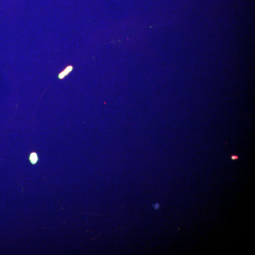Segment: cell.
Instances as JSON below:
<instances>
[{
	"label": "cell",
	"instance_id": "cell-1",
	"mask_svg": "<svg viewBox=\"0 0 255 255\" xmlns=\"http://www.w3.org/2000/svg\"><path fill=\"white\" fill-rule=\"evenodd\" d=\"M72 69H73V68H72L71 66L68 67V68L65 69V70H64V71L62 72V73L60 74L59 78H65V77L66 76V75H68V74L70 73V72H71Z\"/></svg>",
	"mask_w": 255,
	"mask_h": 255
},
{
	"label": "cell",
	"instance_id": "cell-3",
	"mask_svg": "<svg viewBox=\"0 0 255 255\" xmlns=\"http://www.w3.org/2000/svg\"><path fill=\"white\" fill-rule=\"evenodd\" d=\"M232 159H238V157H236H236H235V156H233Z\"/></svg>",
	"mask_w": 255,
	"mask_h": 255
},
{
	"label": "cell",
	"instance_id": "cell-4",
	"mask_svg": "<svg viewBox=\"0 0 255 255\" xmlns=\"http://www.w3.org/2000/svg\"><path fill=\"white\" fill-rule=\"evenodd\" d=\"M155 209H158V206H159L158 204H157V205H155Z\"/></svg>",
	"mask_w": 255,
	"mask_h": 255
},
{
	"label": "cell",
	"instance_id": "cell-2",
	"mask_svg": "<svg viewBox=\"0 0 255 255\" xmlns=\"http://www.w3.org/2000/svg\"><path fill=\"white\" fill-rule=\"evenodd\" d=\"M30 159H31V161L33 163H36L37 160H38V157H37L36 154H32L31 157H30Z\"/></svg>",
	"mask_w": 255,
	"mask_h": 255
}]
</instances>
